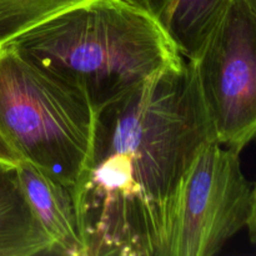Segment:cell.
Instances as JSON below:
<instances>
[{"mask_svg": "<svg viewBox=\"0 0 256 256\" xmlns=\"http://www.w3.org/2000/svg\"><path fill=\"white\" fill-rule=\"evenodd\" d=\"M212 139L188 59L94 112L72 189L85 256H168L184 178Z\"/></svg>", "mask_w": 256, "mask_h": 256, "instance_id": "1", "label": "cell"}, {"mask_svg": "<svg viewBox=\"0 0 256 256\" xmlns=\"http://www.w3.org/2000/svg\"><path fill=\"white\" fill-rule=\"evenodd\" d=\"M9 44L94 112L185 59L139 0H84Z\"/></svg>", "mask_w": 256, "mask_h": 256, "instance_id": "2", "label": "cell"}, {"mask_svg": "<svg viewBox=\"0 0 256 256\" xmlns=\"http://www.w3.org/2000/svg\"><path fill=\"white\" fill-rule=\"evenodd\" d=\"M94 110L84 95L0 48V132L24 162L72 192L86 158Z\"/></svg>", "mask_w": 256, "mask_h": 256, "instance_id": "3", "label": "cell"}, {"mask_svg": "<svg viewBox=\"0 0 256 256\" xmlns=\"http://www.w3.org/2000/svg\"><path fill=\"white\" fill-rule=\"evenodd\" d=\"M215 140L240 152L256 138V15L232 0L195 60Z\"/></svg>", "mask_w": 256, "mask_h": 256, "instance_id": "4", "label": "cell"}, {"mask_svg": "<svg viewBox=\"0 0 256 256\" xmlns=\"http://www.w3.org/2000/svg\"><path fill=\"white\" fill-rule=\"evenodd\" d=\"M239 154L215 139L198 152L180 189L168 256L215 255L246 228L252 188Z\"/></svg>", "mask_w": 256, "mask_h": 256, "instance_id": "5", "label": "cell"}, {"mask_svg": "<svg viewBox=\"0 0 256 256\" xmlns=\"http://www.w3.org/2000/svg\"><path fill=\"white\" fill-rule=\"evenodd\" d=\"M16 170L32 212L52 242V254L85 256L72 190L28 162H20Z\"/></svg>", "mask_w": 256, "mask_h": 256, "instance_id": "6", "label": "cell"}, {"mask_svg": "<svg viewBox=\"0 0 256 256\" xmlns=\"http://www.w3.org/2000/svg\"><path fill=\"white\" fill-rule=\"evenodd\" d=\"M52 242L25 195L16 168L0 165V256L52 254Z\"/></svg>", "mask_w": 256, "mask_h": 256, "instance_id": "7", "label": "cell"}, {"mask_svg": "<svg viewBox=\"0 0 256 256\" xmlns=\"http://www.w3.org/2000/svg\"><path fill=\"white\" fill-rule=\"evenodd\" d=\"M182 58L195 60L232 0H139Z\"/></svg>", "mask_w": 256, "mask_h": 256, "instance_id": "8", "label": "cell"}, {"mask_svg": "<svg viewBox=\"0 0 256 256\" xmlns=\"http://www.w3.org/2000/svg\"><path fill=\"white\" fill-rule=\"evenodd\" d=\"M84 0H0V48Z\"/></svg>", "mask_w": 256, "mask_h": 256, "instance_id": "9", "label": "cell"}, {"mask_svg": "<svg viewBox=\"0 0 256 256\" xmlns=\"http://www.w3.org/2000/svg\"><path fill=\"white\" fill-rule=\"evenodd\" d=\"M24 160L22 159L19 152L12 148V145L0 132V165L16 168Z\"/></svg>", "mask_w": 256, "mask_h": 256, "instance_id": "10", "label": "cell"}, {"mask_svg": "<svg viewBox=\"0 0 256 256\" xmlns=\"http://www.w3.org/2000/svg\"><path fill=\"white\" fill-rule=\"evenodd\" d=\"M248 232H249L250 242L256 245V185L252 188V210H250L249 222H248Z\"/></svg>", "mask_w": 256, "mask_h": 256, "instance_id": "11", "label": "cell"}, {"mask_svg": "<svg viewBox=\"0 0 256 256\" xmlns=\"http://www.w3.org/2000/svg\"><path fill=\"white\" fill-rule=\"evenodd\" d=\"M248 6L252 10V12L256 15V0H244Z\"/></svg>", "mask_w": 256, "mask_h": 256, "instance_id": "12", "label": "cell"}]
</instances>
